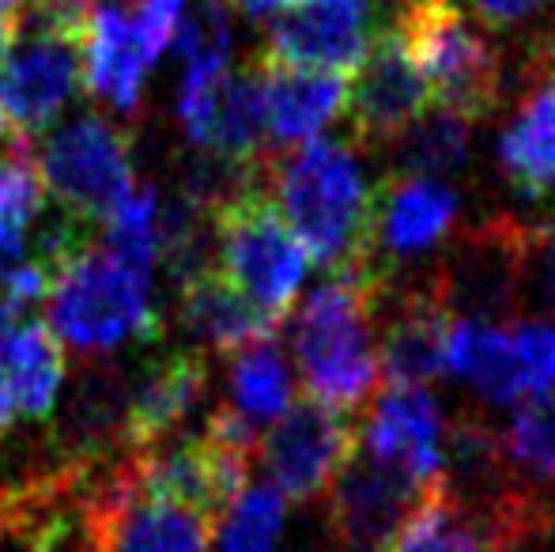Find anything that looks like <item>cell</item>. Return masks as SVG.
Segmentation results:
<instances>
[{"label": "cell", "instance_id": "cell-1", "mask_svg": "<svg viewBox=\"0 0 555 552\" xmlns=\"http://www.w3.org/2000/svg\"><path fill=\"white\" fill-rule=\"evenodd\" d=\"M359 140L310 137L264 159V190L280 216L292 223L310 261L340 273H382L374 231H378V185L363 167Z\"/></svg>", "mask_w": 555, "mask_h": 552}, {"label": "cell", "instance_id": "cell-2", "mask_svg": "<svg viewBox=\"0 0 555 552\" xmlns=\"http://www.w3.org/2000/svg\"><path fill=\"white\" fill-rule=\"evenodd\" d=\"M389 277L340 273L302 299L292 318V348L310 401L356 413L378 390V318Z\"/></svg>", "mask_w": 555, "mask_h": 552}, {"label": "cell", "instance_id": "cell-3", "mask_svg": "<svg viewBox=\"0 0 555 552\" xmlns=\"http://www.w3.org/2000/svg\"><path fill=\"white\" fill-rule=\"evenodd\" d=\"M46 325L83 360L117 352L129 341H155L163 314L152 299V277L114 258L106 246L80 243L53 273L46 292Z\"/></svg>", "mask_w": 555, "mask_h": 552}, {"label": "cell", "instance_id": "cell-4", "mask_svg": "<svg viewBox=\"0 0 555 552\" xmlns=\"http://www.w3.org/2000/svg\"><path fill=\"white\" fill-rule=\"evenodd\" d=\"M208 228H212V266L246 299L287 322L307 280L310 258L264 190V178L242 182L208 201Z\"/></svg>", "mask_w": 555, "mask_h": 552}, {"label": "cell", "instance_id": "cell-5", "mask_svg": "<svg viewBox=\"0 0 555 552\" xmlns=\"http://www.w3.org/2000/svg\"><path fill=\"white\" fill-rule=\"evenodd\" d=\"M393 30L416 73L424 76L435 106L468 121L495 111L503 88L499 53L453 0H401Z\"/></svg>", "mask_w": 555, "mask_h": 552}, {"label": "cell", "instance_id": "cell-6", "mask_svg": "<svg viewBox=\"0 0 555 552\" xmlns=\"http://www.w3.org/2000/svg\"><path fill=\"white\" fill-rule=\"evenodd\" d=\"M35 159L46 197L83 228L111 220L137 185L132 133L106 114H83L57 126Z\"/></svg>", "mask_w": 555, "mask_h": 552}, {"label": "cell", "instance_id": "cell-7", "mask_svg": "<svg viewBox=\"0 0 555 552\" xmlns=\"http://www.w3.org/2000/svg\"><path fill=\"white\" fill-rule=\"evenodd\" d=\"M91 552H212L216 518L155 496L117 465L83 511Z\"/></svg>", "mask_w": 555, "mask_h": 552}, {"label": "cell", "instance_id": "cell-8", "mask_svg": "<svg viewBox=\"0 0 555 552\" xmlns=\"http://www.w3.org/2000/svg\"><path fill=\"white\" fill-rule=\"evenodd\" d=\"M359 447L356 416L336 413L322 401H292L269 432L257 439V458L276 485V492L292 503L325 500L336 473L348 465Z\"/></svg>", "mask_w": 555, "mask_h": 552}, {"label": "cell", "instance_id": "cell-9", "mask_svg": "<svg viewBox=\"0 0 555 552\" xmlns=\"http://www.w3.org/2000/svg\"><path fill=\"white\" fill-rule=\"evenodd\" d=\"M83 88V42L20 23L12 53L0 65V114L15 137L30 140L61 118Z\"/></svg>", "mask_w": 555, "mask_h": 552}, {"label": "cell", "instance_id": "cell-10", "mask_svg": "<svg viewBox=\"0 0 555 552\" xmlns=\"http://www.w3.org/2000/svg\"><path fill=\"white\" fill-rule=\"evenodd\" d=\"M374 38V0H302L269 23L254 57L351 76Z\"/></svg>", "mask_w": 555, "mask_h": 552}, {"label": "cell", "instance_id": "cell-11", "mask_svg": "<svg viewBox=\"0 0 555 552\" xmlns=\"http://www.w3.org/2000/svg\"><path fill=\"white\" fill-rule=\"evenodd\" d=\"M178 118L201 152L231 170L257 175L269 159V137H264L261 84H257L254 61L227 73L212 88L197 95H178Z\"/></svg>", "mask_w": 555, "mask_h": 552}, {"label": "cell", "instance_id": "cell-12", "mask_svg": "<svg viewBox=\"0 0 555 552\" xmlns=\"http://www.w3.org/2000/svg\"><path fill=\"white\" fill-rule=\"evenodd\" d=\"M518 246L521 223L495 216L453 246L450 261L435 269L442 299L457 318L511 322L518 314Z\"/></svg>", "mask_w": 555, "mask_h": 552}, {"label": "cell", "instance_id": "cell-13", "mask_svg": "<svg viewBox=\"0 0 555 552\" xmlns=\"http://www.w3.org/2000/svg\"><path fill=\"white\" fill-rule=\"evenodd\" d=\"M427 103H431L427 84L404 53L397 30H378L363 65L351 73L348 95H344L351 137L363 147L393 144L427 111Z\"/></svg>", "mask_w": 555, "mask_h": 552}, {"label": "cell", "instance_id": "cell-14", "mask_svg": "<svg viewBox=\"0 0 555 552\" xmlns=\"http://www.w3.org/2000/svg\"><path fill=\"white\" fill-rule=\"evenodd\" d=\"M442 442L446 416L427 386L386 383L359 424V450L409 477L416 488L442 477Z\"/></svg>", "mask_w": 555, "mask_h": 552}, {"label": "cell", "instance_id": "cell-15", "mask_svg": "<svg viewBox=\"0 0 555 552\" xmlns=\"http://www.w3.org/2000/svg\"><path fill=\"white\" fill-rule=\"evenodd\" d=\"M420 488L389 465L366 458L356 447L330 496V526L340 552H382L393 538L397 523L412 508Z\"/></svg>", "mask_w": 555, "mask_h": 552}, {"label": "cell", "instance_id": "cell-16", "mask_svg": "<svg viewBox=\"0 0 555 552\" xmlns=\"http://www.w3.org/2000/svg\"><path fill=\"white\" fill-rule=\"evenodd\" d=\"M65 345L35 318L0 325V447L23 420H46L68 371Z\"/></svg>", "mask_w": 555, "mask_h": 552}, {"label": "cell", "instance_id": "cell-17", "mask_svg": "<svg viewBox=\"0 0 555 552\" xmlns=\"http://www.w3.org/2000/svg\"><path fill=\"white\" fill-rule=\"evenodd\" d=\"M457 193L442 178L393 170L378 185V231H374L378 266L393 273V261L420 258L442 246L457 223Z\"/></svg>", "mask_w": 555, "mask_h": 552}, {"label": "cell", "instance_id": "cell-18", "mask_svg": "<svg viewBox=\"0 0 555 552\" xmlns=\"http://www.w3.org/2000/svg\"><path fill=\"white\" fill-rule=\"evenodd\" d=\"M453 310L442 299L435 273L397 299L393 314L378 330L382 378L393 386H431L446 375V337H450Z\"/></svg>", "mask_w": 555, "mask_h": 552}, {"label": "cell", "instance_id": "cell-19", "mask_svg": "<svg viewBox=\"0 0 555 552\" xmlns=\"http://www.w3.org/2000/svg\"><path fill=\"white\" fill-rule=\"evenodd\" d=\"M249 61H254L257 84H261L269 155L318 137L344 111V95H348V76L344 73L276 65V61H261V57H249Z\"/></svg>", "mask_w": 555, "mask_h": 552}, {"label": "cell", "instance_id": "cell-20", "mask_svg": "<svg viewBox=\"0 0 555 552\" xmlns=\"http://www.w3.org/2000/svg\"><path fill=\"white\" fill-rule=\"evenodd\" d=\"M178 325L208 352H227L254 345L261 337H276L284 322L261 310L254 299L238 292L220 269L208 266L193 269L178 284Z\"/></svg>", "mask_w": 555, "mask_h": 552}, {"label": "cell", "instance_id": "cell-21", "mask_svg": "<svg viewBox=\"0 0 555 552\" xmlns=\"http://www.w3.org/2000/svg\"><path fill=\"white\" fill-rule=\"evenodd\" d=\"M208 390V352L182 348L159 360L132 390L121 413V439L129 450H144L170 439L175 427L197 409Z\"/></svg>", "mask_w": 555, "mask_h": 552}, {"label": "cell", "instance_id": "cell-22", "mask_svg": "<svg viewBox=\"0 0 555 552\" xmlns=\"http://www.w3.org/2000/svg\"><path fill=\"white\" fill-rule=\"evenodd\" d=\"M147 65L152 57L129 8L121 0H99L83 38V88L117 114H132L144 99Z\"/></svg>", "mask_w": 555, "mask_h": 552}, {"label": "cell", "instance_id": "cell-23", "mask_svg": "<svg viewBox=\"0 0 555 552\" xmlns=\"http://www.w3.org/2000/svg\"><path fill=\"white\" fill-rule=\"evenodd\" d=\"M533 73L499 133V167L526 201H555V65H533Z\"/></svg>", "mask_w": 555, "mask_h": 552}, {"label": "cell", "instance_id": "cell-24", "mask_svg": "<svg viewBox=\"0 0 555 552\" xmlns=\"http://www.w3.org/2000/svg\"><path fill=\"white\" fill-rule=\"evenodd\" d=\"M446 375L461 378L488 406L511 409L526 398L518 378V360L511 345V322L453 318L446 337Z\"/></svg>", "mask_w": 555, "mask_h": 552}, {"label": "cell", "instance_id": "cell-25", "mask_svg": "<svg viewBox=\"0 0 555 552\" xmlns=\"http://www.w3.org/2000/svg\"><path fill=\"white\" fill-rule=\"evenodd\" d=\"M227 406L238 416H246L254 427L272 424L295 401V378L284 360V348L276 337H261L254 345H242L231 352V371H227Z\"/></svg>", "mask_w": 555, "mask_h": 552}, {"label": "cell", "instance_id": "cell-26", "mask_svg": "<svg viewBox=\"0 0 555 552\" xmlns=\"http://www.w3.org/2000/svg\"><path fill=\"white\" fill-rule=\"evenodd\" d=\"M473 126L476 121L461 118V114L446 111V106L424 111L393 140L397 170H404V175H424V178L457 175L468 163V152H473Z\"/></svg>", "mask_w": 555, "mask_h": 552}, {"label": "cell", "instance_id": "cell-27", "mask_svg": "<svg viewBox=\"0 0 555 552\" xmlns=\"http://www.w3.org/2000/svg\"><path fill=\"white\" fill-rule=\"evenodd\" d=\"M287 523V500L276 485H246L220 515L212 534L216 552H276Z\"/></svg>", "mask_w": 555, "mask_h": 552}, {"label": "cell", "instance_id": "cell-28", "mask_svg": "<svg viewBox=\"0 0 555 552\" xmlns=\"http://www.w3.org/2000/svg\"><path fill=\"white\" fill-rule=\"evenodd\" d=\"M103 228V246L114 258H121L125 266H132L144 277L155 273V261H159V197H155L152 185H144V190L132 185V193L114 208Z\"/></svg>", "mask_w": 555, "mask_h": 552}, {"label": "cell", "instance_id": "cell-29", "mask_svg": "<svg viewBox=\"0 0 555 552\" xmlns=\"http://www.w3.org/2000/svg\"><path fill=\"white\" fill-rule=\"evenodd\" d=\"M518 307H529L541 318H555V216L537 228H521Z\"/></svg>", "mask_w": 555, "mask_h": 552}, {"label": "cell", "instance_id": "cell-30", "mask_svg": "<svg viewBox=\"0 0 555 552\" xmlns=\"http://www.w3.org/2000/svg\"><path fill=\"white\" fill-rule=\"evenodd\" d=\"M511 345L526 398L529 394H555V318H514Z\"/></svg>", "mask_w": 555, "mask_h": 552}, {"label": "cell", "instance_id": "cell-31", "mask_svg": "<svg viewBox=\"0 0 555 552\" xmlns=\"http://www.w3.org/2000/svg\"><path fill=\"white\" fill-rule=\"evenodd\" d=\"M99 0H23L20 23L27 27H46L68 38H88L91 15H95Z\"/></svg>", "mask_w": 555, "mask_h": 552}, {"label": "cell", "instance_id": "cell-32", "mask_svg": "<svg viewBox=\"0 0 555 552\" xmlns=\"http://www.w3.org/2000/svg\"><path fill=\"white\" fill-rule=\"evenodd\" d=\"M182 12H185V0H144V4L132 12L137 35L152 61L170 46V35H175V23Z\"/></svg>", "mask_w": 555, "mask_h": 552}, {"label": "cell", "instance_id": "cell-33", "mask_svg": "<svg viewBox=\"0 0 555 552\" xmlns=\"http://www.w3.org/2000/svg\"><path fill=\"white\" fill-rule=\"evenodd\" d=\"M552 0H473L476 15L488 23L491 30H503V27H518L521 20L529 15L544 12Z\"/></svg>", "mask_w": 555, "mask_h": 552}, {"label": "cell", "instance_id": "cell-34", "mask_svg": "<svg viewBox=\"0 0 555 552\" xmlns=\"http://www.w3.org/2000/svg\"><path fill=\"white\" fill-rule=\"evenodd\" d=\"M15 38H20V15L8 12V8H0V65H4L8 53H12Z\"/></svg>", "mask_w": 555, "mask_h": 552}, {"label": "cell", "instance_id": "cell-35", "mask_svg": "<svg viewBox=\"0 0 555 552\" xmlns=\"http://www.w3.org/2000/svg\"><path fill=\"white\" fill-rule=\"evenodd\" d=\"M223 4L234 8V12H242L246 20H269V15L276 12L272 0H223Z\"/></svg>", "mask_w": 555, "mask_h": 552}, {"label": "cell", "instance_id": "cell-36", "mask_svg": "<svg viewBox=\"0 0 555 552\" xmlns=\"http://www.w3.org/2000/svg\"><path fill=\"white\" fill-rule=\"evenodd\" d=\"M12 518H15V503H12V496L0 492V538H4V534H8V526H12Z\"/></svg>", "mask_w": 555, "mask_h": 552}, {"label": "cell", "instance_id": "cell-37", "mask_svg": "<svg viewBox=\"0 0 555 552\" xmlns=\"http://www.w3.org/2000/svg\"><path fill=\"white\" fill-rule=\"evenodd\" d=\"M0 8H8V12H15V15H20L23 0H0Z\"/></svg>", "mask_w": 555, "mask_h": 552}, {"label": "cell", "instance_id": "cell-38", "mask_svg": "<svg viewBox=\"0 0 555 552\" xmlns=\"http://www.w3.org/2000/svg\"><path fill=\"white\" fill-rule=\"evenodd\" d=\"M8 137H15L12 129H8V121H4V114H0V140H8Z\"/></svg>", "mask_w": 555, "mask_h": 552}, {"label": "cell", "instance_id": "cell-39", "mask_svg": "<svg viewBox=\"0 0 555 552\" xmlns=\"http://www.w3.org/2000/svg\"><path fill=\"white\" fill-rule=\"evenodd\" d=\"M276 8H287V4H302V0H272Z\"/></svg>", "mask_w": 555, "mask_h": 552}]
</instances>
